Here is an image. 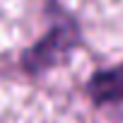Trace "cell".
Returning <instances> with one entry per match:
<instances>
[{"mask_svg": "<svg viewBox=\"0 0 123 123\" xmlns=\"http://www.w3.org/2000/svg\"><path fill=\"white\" fill-rule=\"evenodd\" d=\"M80 43V31L70 19L53 24L36 43L22 53V68L29 75H41L60 63H65L75 46Z\"/></svg>", "mask_w": 123, "mask_h": 123, "instance_id": "1", "label": "cell"}, {"mask_svg": "<svg viewBox=\"0 0 123 123\" xmlns=\"http://www.w3.org/2000/svg\"><path fill=\"white\" fill-rule=\"evenodd\" d=\"M87 94L97 106L123 101V63L94 73L87 82Z\"/></svg>", "mask_w": 123, "mask_h": 123, "instance_id": "2", "label": "cell"}]
</instances>
